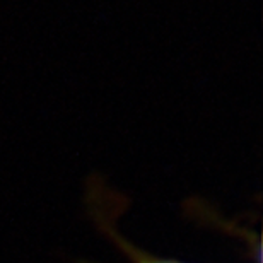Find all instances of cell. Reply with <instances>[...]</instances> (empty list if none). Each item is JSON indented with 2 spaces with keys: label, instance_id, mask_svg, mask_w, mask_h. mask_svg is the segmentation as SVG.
Masks as SVG:
<instances>
[{
  "label": "cell",
  "instance_id": "1",
  "mask_svg": "<svg viewBox=\"0 0 263 263\" xmlns=\"http://www.w3.org/2000/svg\"><path fill=\"white\" fill-rule=\"evenodd\" d=\"M87 209L98 229L108 236L130 263H186L175 258H162L135 246L117 229V217L125 210V198L104 185L103 180H91L87 185Z\"/></svg>",
  "mask_w": 263,
  "mask_h": 263
},
{
  "label": "cell",
  "instance_id": "2",
  "mask_svg": "<svg viewBox=\"0 0 263 263\" xmlns=\"http://www.w3.org/2000/svg\"><path fill=\"white\" fill-rule=\"evenodd\" d=\"M255 263H261V255H260V256H256V258H255Z\"/></svg>",
  "mask_w": 263,
  "mask_h": 263
}]
</instances>
